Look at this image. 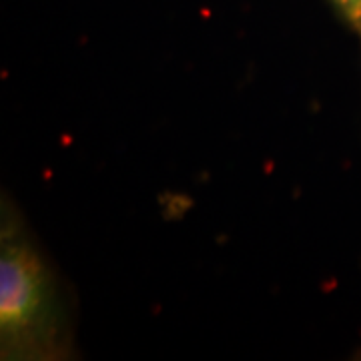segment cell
<instances>
[{"mask_svg": "<svg viewBox=\"0 0 361 361\" xmlns=\"http://www.w3.org/2000/svg\"><path fill=\"white\" fill-rule=\"evenodd\" d=\"M75 353L73 307L8 195L0 209V357L61 361Z\"/></svg>", "mask_w": 361, "mask_h": 361, "instance_id": "6da1fadb", "label": "cell"}, {"mask_svg": "<svg viewBox=\"0 0 361 361\" xmlns=\"http://www.w3.org/2000/svg\"><path fill=\"white\" fill-rule=\"evenodd\" d=\"M343 25L357 37L361 47V0H329Z\"/></svg>", "mask_w": 361, "mask_h": 361, "instance_id": "7a4b0ae2", "label": "cell"}]
</instances>
